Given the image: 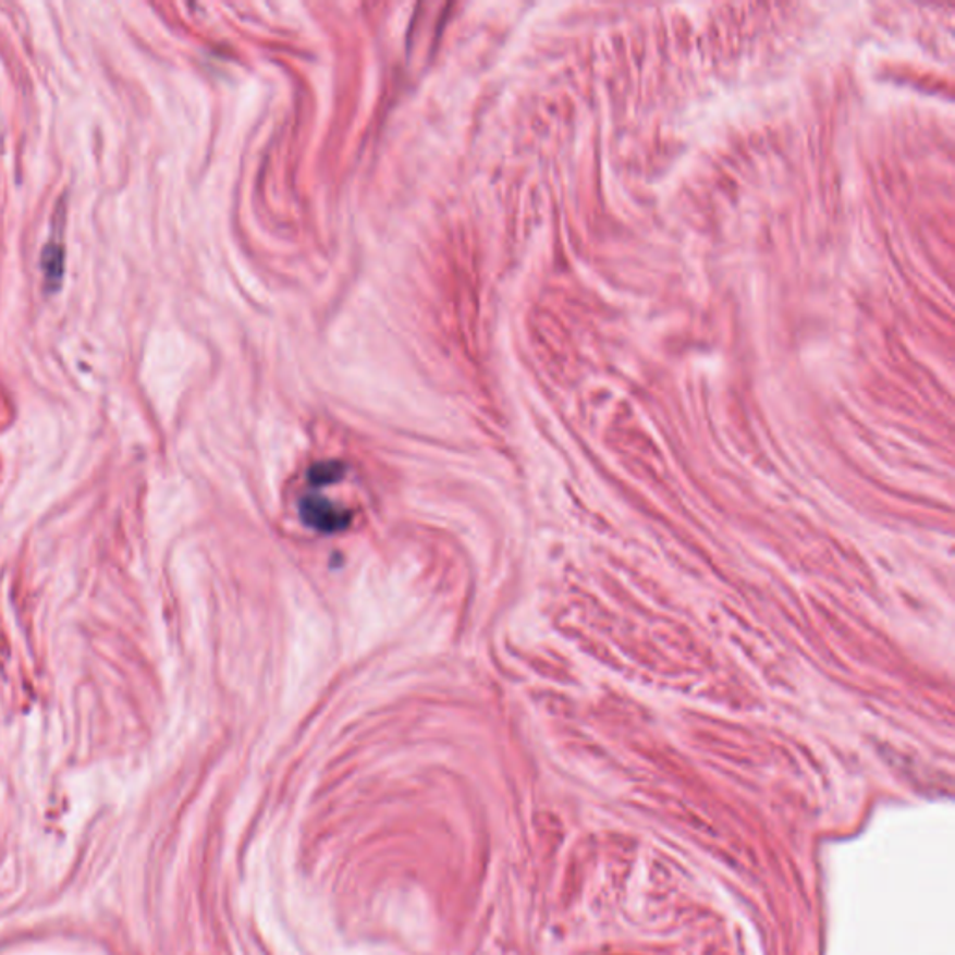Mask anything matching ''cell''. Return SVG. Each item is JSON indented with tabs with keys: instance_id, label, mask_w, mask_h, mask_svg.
<instances>
[{
	"instance_id": "cell-1",
	"label": "cell",
	"mask_w": 955,
	"mask_h": 955,
	"mask_svg": "<svg viewBox=\"0 0 955 955\" xmlns=\"http://www.w3.org/2000/svg\"><path fill=\"white\" fill-rule=\"evenodd\" d=\"M301 517L305 521V525L323 534L342 532L350 527L352 523V514L344 507L334 506L331 502L319 497V494H308L303 497L299 504Z\"/></svg>"
},
{
	"instance_id": "cell-2",
	"label": "cell",
	"mask_w": 955,
	"mask_h": 955,
	"mask_svg": "<svg viewBox=\"0 0 955 955\" xmlns=\"http://www.w3.org/2000/svg\"><path fill=\"white\" fill-rule=\"evenodd\" d=\"M64 243L59 237H52L41 253V273H44V284H46L47 292H59L62 280H64Z\"/></svg>"
},
{
	"instance_id": "cell-3",
	"label": "cell",
	"mask_w": 955,
	"mask_h": 955,
	"mask_svg": "<svg viewBox=\"0 0 955 955\" xmlns=\"http://www.w3.org/2000/svg\"><path fill=\"white\" fill-rule=\"evenodd\" d=\"M345 475V465L342 462H321L316 463L313 468H310V473H308V481L313 483L314 488H319V486H327V483H334V481H339L342 476Z\"/></svg>"
}]
</instances>
